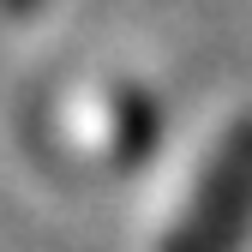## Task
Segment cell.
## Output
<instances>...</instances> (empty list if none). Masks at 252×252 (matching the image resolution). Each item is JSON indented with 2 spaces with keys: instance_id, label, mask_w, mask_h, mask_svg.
Segmentation results:
<instances>
[{
  "instance_id": "6da1fadb",
  "label": "cell",
  "mask_w": 252,
  "mask_h": 252,
  "mask_svg": "<svg viewBox=\"0 0 252 252\" xmlns=\"http://www.w3.org/2000/svg\"><path fill=\"white\" fill-rule=\"evenodd\" d=\"M252 228V114L222 138L162 252H234Z\"/></svg>"
},
{
  "instance_id": "7a4b0ae2",
  "label": "cell",
  "mask_w": 252,
  "mask_h": 252,
  "mask_svg": "<svg viewBox=\"0 0 252 252\" xmlns=\"http://www.w3.org/2000/svg\"><path fill=\"white\" fill-rule=\"evenodd\" d=\"M114 114H120V156L138 162V156L156 144V114H150V102L138 96V90H126V96L114 102Z\"/></svg>"
}]
</instances>
